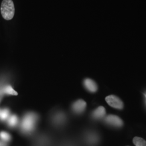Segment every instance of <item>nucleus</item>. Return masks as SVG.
Here are the masks:
<instances>
[{
	"instance_id": "10",
	"label": "nucleus",
	"mask_w": 146,
	"mask_h": 146,
	"mask_svg": "<svg viewBox=\"0 0 146 146\" xmlns=\"http://www.w3.org/2000/svg\"><path fill=\"white\" fill-rule=\"evenodd\" d=\"M8 125L12 127H15V125H17L18 123V118L17 116L15 115H11L8 119Z\"/></svg>"
},
{
	"instance_id": "6",
	"label": "nucleus",
	"mask_w": 146,
	"mask_h": 146,
	"mask_svg": "<svg viewBox=\"0 0 146 146\" xmlns=\"http://www.w3.org/2000/svg\"><path fill=\"white\" fill-rule=\"evenodd\" d=\"M84 86L88 91L94 93L98 90V86L93 80L90 78H86L84 80Z\"/></svg>"
},
{
	"instance_id": "13",
	"label": "nucleus",
	"mask_w": 146,
	"mask_h": 146,
	"mask_svg": "<svg viewBox=\"0 0 146 146\" xmlns=\"http://www.w3.org/2000/svg\"><path fill=\"white\" fill-rule=\"evenodd\" d=\"M4 94V93L3 92V87L2 88H0V99L2 98V95Z\"/></svg>"
},
{
	"instance_id": "12",
	"label": "nucleus",
	"mask_w": 146,
	"mask_h": 146,
	"mask_svg": "<svg viewBox=\"0 0 146 146\" xmlns=\"http://www.w3.org/2000/svg\"><path fill=\"white\" fill-rule=\"evenodd\" d=\"M0 138L3 141H8L11 140V136L8 133L1 131L0 133Z\"/></svg>"
},
{
	"instance_id": "2",
	"label": "nucleus",
	"mask_w": 146,
	"mask_h": 146,
	"mask_svg": "<svg viewBox=\"0 0 146 146\" xmlns=\"http://www.w3.org/2000/svg\"><path fill=\"white\" fill-rule=\"evenodd\" d=\"M37 120L36 114L29 113L25 115L21 123L22 131L25 133H30L34 129Z\"/></svg>"
},
{
	"instance_id": "11",
	"label": "nucleus",
	"mask_w": 146,
	"mask_h": 146,
	"mask_svg": "<svg viewBox=\"0 0 146 146\" xmlns=\"http://www.w3.org/2000/svg\"><path fill=\"white\" fill-rule=\"evenodd\" d=\"M9 115V110L8 109H4L0 111V119L2 120H5L7 119Z\"/></svg>"
},
{
	"instance_id": "4",
	"label": "nucleus",
	"mask_w": 146,
	"mask_h": 146,
	"mask_svg": "<svg viewBox=\"0 0 146 146\" xmlns=\"http://www.w3.org/2000/svg\"><path fill=\"white\" fill-rule=\"evenodd\" d=\"M105 122L110 125L120 127L123 125V121L116 115H109L106 117Z\"/></svg>"
},
{
	"instance_id": "9",
	"label": "nucleus",
	"mask_w": 146,
	"mask_h": 146,
	"mask_svg": "<svg viewBox=\"0 0 146 146\" xmlns=\"http://www.w3.org/2000/svg\"><path fill=\"white\" fill-rule=\"evenodd\" d=\"M3 92L4 94H9L13 95H17V93L15 91L11 86H6L3 87Z\"/></svg>"
},
{
	"instance_id": "5",
	"label": "nucleus",
	"mask_w": 146,
	"mask_h": 146,
	"mask_svg": "<svg viewBox=\"0 0 146 146\" xmlns=\"http://www.w3.org/2000/svg\"><path fill=\"white\" fill-rule=\"evenodd\" d=\"M86 107V102L83 100H78L75 102L72 106L73 111L78 114L82 113Z\"/></svg>"
},
{
	"instance_id": "16",
	"label": "nucleus",
	"mask_w": 146,
	"mask_h": 146,
	"mask_svg": "<svg viewBox=\"0 0 146 146\" xmlns=\"http://www.w3.org/2000/svg\"><path fill=\"white\" fill-rule=\"evenodd\" d=\"M0 111H1V110H0Z\"/></svg>"
},
{
	"instance_id": "7",
	"label": "nucleus",
	"mask_w": 146,
	"mask_h": 146,
	"mask_svg": "<svg viewBox=\"0 0 146 146\" xmlns=\"http://www.w3.org/2000/svg\"><path fill=\"white\" fill-rule=\"evenodd\" d=\"M106 115V110L104 107L100 106L98 107L96 110H95L92 116L95 119H100L102 118L104 115Z\"/></svg>"
},
{
	"instance_id": "8",
	"label": "nucleus",
	"mask_w": 146,
	"mask_h": 146,
	"mask_svg": "<svg viewBox=\"0 0 146 146\" xmlns=\"http://www.w3.org/2000/svg\"><path fill=\"white\" fill-rule=\"evenodd\" d=\"M133 141L135 146H146V141L141 137H135Z\"/></svg>"
},
{
	"instance_id": "15",
	"label": "nucleus",
	"mask_w": 146,
	"mask_h": 146,
	"mask_svg": "<svg viewBox=\"0 0 146 146\" xmlns=\"http://www.w3.org/2000/svg\"><path fill=\"white\" fill-rule=\"evenodd\" d=\"M145 97H146V93H145Z\"/></svg>"
},
{
	"instance_id": "1",
	"label": "nucleus",
	"mask_w": 146,
	"mask_h": 146,
	"mask_svg": "<svg viewBox=\"0 0 146 146\" xmlns=\"http://www.w3.org/2000/svg\"><path fill=\"white\" fill-rule=\"evenodd\" d=\"M1 13L5 20H11L15 14V6L12 0H3L1 5Z\"/></svg>"
},
{
	"instance_id": "3",
	"label": "nucleus",
	"mask_w": 146,
	"mask_h": 146,
	"mask_svg": "<svg viewBox=\"0 0 146 146\" xmlns=\"http://www.w3.org/2000/svg\"><path fill=\"white\" fill-rule=\"evenodd\" d=\"M106 101L110 106L118 110H122L123 108L122 101L116 96L110 95L106 98Z\"/></svg>"
},
{
	"instance_id": "14",
	"label": "nucleus",
	"mask_w": 146,
	"mask_h": 146,
	"mask_svg": "<svg viewBox=\"0 0 146 146\" xmlns=\"http://www.w3.org/2000/svg\"><path fill=\"white\" fill-rule=\"evenodd\" d=\"M0 146H6V145L3 142H0Z\"/></svg>"
}]
</instances>
